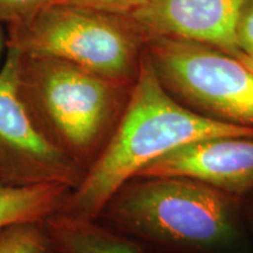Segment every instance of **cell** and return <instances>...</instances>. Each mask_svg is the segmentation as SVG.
I'll list each match as a JSON object with an SVG mask.
<instances>
[{"label":"cell","mask_w":253,"mask_h":253,"mask_svg":"<svg viewBox=\"0 0 253 253\" xmlns=\"http://www.w3.org/2000/svg\"><path fill=\"white\" fill-rule=\"evenodd\" d=\"M217 136L253 137V128L217 121L183 106L144 54L115 130L58 213L97 220L113 196L148 164L183 144Z\"/></svg>","instance_id":"6da1fadb"},{"label":"cell","mask_w":253,"mask_h":253,"mask_svg":"<svg viewBox=\"0 0 253 253\" xmlns=\"http://www.w3.org/2000/svg\"><path fill=\"white\" fill-rule=\"evenodd\" d=\"M132 239L183 253H237L246 242L238 198L183 177H136L99 219Z\"/></svg>","instance_id":"7a4b0ae2"},{"label":"cell","mask_w":253,"mask_h":253,"mask_svg":"<svg viewBox=\"0 0 253 253\" xmlns=\"http://www.w3.org/2000/svg\"><path fill=\"white\" fill-rule=\"evenodd\" d=\"M18 82L43 134L84 173L115 130L132 88L63 60L20 52Z\"/></svg>","instance_id":"3957f363"},{"label":"cell","mask_w":253,"mask_h":253,"mask_svg":"<svg viewBox=\"0 0 253 253\" xmlns=\"http://www.w3.org/2000/svg\"><path fill=\"white\" fill-rule=\"evenodd\" d=\"M145 38L129 17L72 4L49 6L7 27V48L71 62L107 80L132 86Z\"/></svg>","instance_id":"277c9868"},{"label":"cell","mask_w":253,"mask_h":253,"mask_svg":"<svg viewBox=\"0 0 253 253\" xmlns=\"http://www.w3.org/2000/svg\"><path fill=\"white\" fill-rule=\"evenodd\" d=\"M157 77L194 112L253 128V73L240 60L205 43L177 38L144 41Z\"/></svg>","instance_id":"5b68a950"},{"label":"cell","mask_w":253,"mask_h":253,"mask_svg":"<svg viewBox=\"0 0 253 253\" xmlns=\"http://www.w3.org/2000/svg\"><path fill=\"white\" fill-rule=\"evenodd\" d=\"M84 172L43 134L19 89L18 52L7 48L0 67V181L74 190Z\"/></svg>","instance_id":"8992f818"},{"label":"cell","mask_w":253,"mask_h":253,"mask_svg":"<svg viewBox=\"0 0 253 253\" xmlns=\"http://www.w3.org/2000/svg\"><path fill=\"white\" fill-rule=\"evenodd\" d=\"M136 177H183L238 197L253 191V137L190 142L153 161Z\"/></svg>","instance_id":"52a82bcc"},{"label":"cell","mask_w":253,"mask_h":253,"mask_svg":"<svg viewBox=\"0 0 253 253\" xmlns=\"http://www.w3.org/2000/svg\"><path fill=\"white\" fill-rule=\"evenodd\" d=\"M248 0H147L130 17L145 39L177 38L238 58L236 26Z\"/></svg>","instance_id":"ba28073f"},{"label":"cell","mask_w":253,"mask_h":253,"mask_svg":"<svg viewBox=\"0 0 253 253\" xmlns=\"http://www.w3.org/2000/svg\"><path fill=\"white\" fill-rule=\"evenodd\" d=\"M55 253H144L131 238L97 220L55 213L45 220Z\"/></svg>","instance_id":"9c48e42d"},{"label":"cell","mask_w":253,"mask_h":253,"mask_svg":"<svg viewBox=\"0 0 253 253\" xmlns=\"http://www.w3.org/2000/svg\"><path fill=\"white\" fill-rule=\"evenodd\" d=\"M72 189L61 184L18 186L0 181V230L58 213Z\"/></svg>","instance_id":"30bf717a"},{"label":"cell","mask_w":253,"mask_h":253,"mask_svg":"<svg viewBox=\"0 0 253 253\" xmlns=\"http://www.w3.org/2000/svg\"><path fill=\"white\" fill-rule=\"evenodd\" d=\"M0 253H55L45 221H28L0 230Z\"/></svg>","instance_id":"8fae6325"},{"label":"cell","mask_w":253,"mask_h":253,"mask_svg":"<svg viewBox=\"0 0 253 253\" xmlns=\"http://www.w3.org/2000/svg\"><path fill=\"white\" fill-rule=\"evenodd\" d=\"M63 0H0V24L6 26L23 24L49 6Z\"/></svg>","instance_id":"7c38bea8"},{"label":"cell","mask_w":253,"mask_h":253,"mask_svg":"<svg viewBox=\"0 0 253 253\" xmlns=\"http://www.w3.org/2000/svg\"><path fill=\"white\" fill-rule=\"evenodd\" d=\"M145 1L147 0H63V4L77 5L121 17H130Z\"/></svg>","instance_id":"4fadbf2b"},{"label":"cell","mask_w":253,"mask_h":253,"mask_svg":"<svg viewBox=\"0 0 253 253\" xmlns=\"http://www.w3.org/2000/svg\"><path fill=\"white\" fill-rule=\"evenodd\" d=\"M236 40L240 54L253 56V0H248L240 11L236 26Z\"/></svg>","instance_id":"5bb4252c"},{"label":"cell","mask_w":253,"mask_h":253,"mask_svg":"<svg viewBox=\"0 0 253 253\" xmlns=\"http://www.w3.org/2000/svg\"><path fill=\"white\" fill-rule=\"evenodd\" d=\"M5 49H7V32L5 31L4 25L0 24V67L4 61V60L1 61V58L4 55Z\"/></svg>","instance_id":"9a60e30c"},{"label":"cell","mask_w":253,"mask_h":253,"mask_svg":"<svg viewBox=\"0 0 253 253\" xmlns=\"http://www.w3.org/2000/svg\"><path fill=\"white\" fill-rule=\"evenodd\" d=\"M238 60H240L244 65L248 67L250 71L253 73V56H249V55H244V54H240L238 58Z\"/></svg>","instance_id":"2e32d148"},{"label":"cell","mask_w":253,"mask_h":253,"mask_svg":"<svg viewBox=\"0 0 253 253\" xmlns=\"http://www.w3.org/2000/svg\"><path fill=\"white\" fill-rule=\"evenodd\" d=\"M251 224H252V230H253V205H252V210H251Z\"/></svg>","instance_id":"e0dca14e"}]
</instances>
